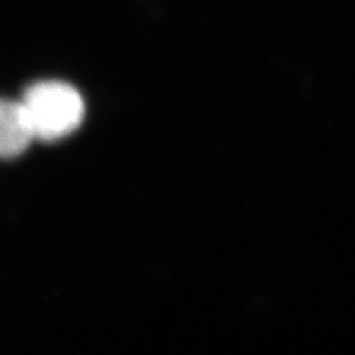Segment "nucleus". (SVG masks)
Listing matches in <instances>:
<instances>
[{"label": "nucleus", "mask_w": 355, "mask_h": 355, "mask_svg": "<svg viewBox=\"0 0 355 355\" xmlns=\"http://www.w3.org/2000/svg\"><path fill=\"white\" fill-rule=\"evenodd\" d=\"M36 139L57 141L80 126L85 103L76 89L64 82L46 80L30 86L22 98Z\"/></svg>", "instance_id": "nucleus-1"}, {"label": "nucleus", "mask_w": 355, "mask_h": 355, "mask_svg": "<svg viewBox=\"0 0 355 355\" xmlns=\"http://www.w3.org/2000/svg\"><path fill=\"white\" fill-rule=\"evenodd\" d=\"M36 139L22 103L0 99V159H14Z\"/></svg>", "instance_id": "nucleus-2"}]
</instances>
